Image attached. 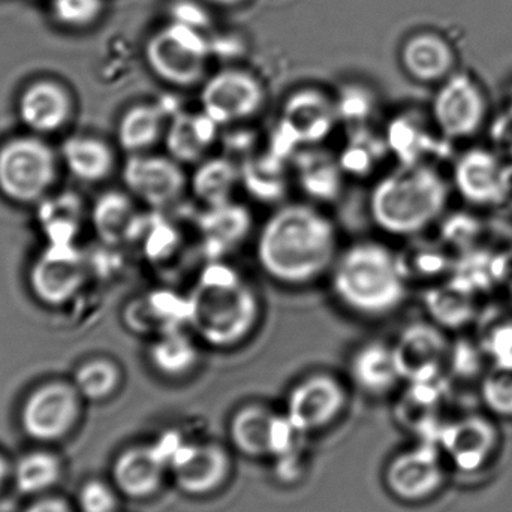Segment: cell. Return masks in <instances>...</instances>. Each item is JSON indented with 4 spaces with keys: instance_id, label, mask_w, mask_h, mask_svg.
<instances>
[{
    "instance_id": "cell-1",
    "label": "cell",
    "mask_w": 512,
    "mask_h": 512,
    "mask_svg": "<svg viewBox=\"0 0 512 512\" xmlns=\"http://www.w3.org/2000/svg\"><path fill=\"white\" fill-rule=\"evenodd\" d=\"M339 256L336 225L310 204L279 207L259 231L256 259L274 282L306 286L330 273Z\"/></svg>"
},
{
    "instance_id": "cell-2",
    "label": "cell",
    "mask_w": 512,
    "mask_h": 512,
    "mask_svg": "<svg viewBox=\"0 0 512 512\" xmlns=\"http://www.w3.org/2000/svg\"><path fill=\"white\" fill-rule=\"evenodd\" d=\"M188 328L201 342L218 351L243 345L261 321L258 292L224 259L209 261L188 292Z\"/></svg>"
},
{
    "instance_id": "cell-3",
    "label": "cell",
    "mask_w": 512,
    "mask_h": 512,
    "mask_svg": "<svg viewBox=\"0 0 512 512\" xmlns=\"http://www.w3.org/2000/svg\"><path fill=\"white\" fill-rule=\"evenodd\" d=\"M328 274L336 300L363 318L393 315L408 295L399 254L373 240L354 243L340 252Z\"/></svg>"
},
{
    "instance_id": "cell-4",
    "label": "cell",
    "mask_w": 512,
    "mask_h": 512,
    "mask_svg": "<svg viewBox=\"0 0 512 512\" xmlns=\"http://www.w3.org/2000/svg\"><path fill=\"white\" fill-rule=\"evenodd\" d=\"M450 194V183L432 165L400 164L370 192V218L391 236H418L442 218Z\"/></svg>"
},
{
    "instance_id": "cell-5",
    "label": "cell",
    "mask_w": 512,
    "mask_h": 512,
    "mask_svg": "<svg viewBox=\"0 0 512 512\" xmlns=\"http://www.w3.org/2000/svg\"><path fill=\"white\" fill-rule=\"evenodd\" d=\"M167 459L174 486L189 498H209L221 492L231 475V450L216 441H195L170 432L156 441Z\"/></svg>"
},
{
    "instance_id": "cell-6",
    "label": "cell",
    "mask_w": 512,
    "mask_h": 512,
    "mask_svg": "<svg viewBox=\"0 0 512 512\" xmlns=\"http://www.w3.org/2000/svg\"><path fill=\"white\" fill-rule=\"evenodd\" d=\"M144 57L162 83L189 89L206 80L210 45L194 24L173 21L150 36Z\"/></svg>"
},
{
    "instance_id": "cell-7",
    "label": "cell",
    "mask_w": 512,
    "mask_h": 512,
    "mask_svg": "<svg viewBox=\"0 0 512 512\" xmlns=\"http://www.w3.org/2000/svg\"><path fill=\"white\" fill-rule=\"evenodd\" d=\"M339 123L336 101L324 90L303 87L283 101L270 149L291 161L304 147L321 146Z\"/></svg>"
},
{
    "instance_id": "cell-8",
    "label": "cell",
    "mask_w": 512,
    "mask_h": 512,
    "mask_svg": "<svg viewBox=\"0 0 512 512\" xmlns=\"http://www.w3.org/2000/svg\"><path fill=\"white\" fill-rule=\"evenodd\" d=\"M303 433L283 412L262 403L240 406L231 415L228 438L231 448L251 460H280L297 454Z\"/></svg>"
},
{
    "instance_id": "cell-9",
    "label": "cell",
    "mask_w": 512,
    "mask_h": 512,
    "mask_svg": "<svg viewBox=\"0 0 512 512\" xmlns=\"http://www.w3.org/2000/svg\"><path fill=\"white\" fill-rule=\"evenodd\" d=\"M56 174V156L39 138H12L0 147V192L14 203L44 200Z\"/></svg>"
},
{
    "instance_id": "cell-10",
    "label": "cell",
    "mask_w": 512,
    "mask_h": 512,
    "mask_svg": "<svg viewBox=\"0 0 512 512\" xmlns=\"http://www.w3.org/2000/svg\"><path fill=\"white\" fill-rule=\"evenodd\" d=\"M490 105L484 87L472 75L454 72L439 84L432 102V122L447 140L477 137L489 122Z\"/></svg>"
},
{
    "instance_id": "cell-11",
    "label": "cell",
    "mask_w": 512,
    "mask_h": 512,
    "mask_svg": "<svg viewBox=\"0 0 512 512\" xmlns=\"http://www.w3.org/2000/svg\"><path fill=\"white\" fill-rule=\"evenodd\" d=\"M348 402V388L336 375L313 372L292 385L283 414L303 435H312L337 423Z\"/></svg>"
},
{
    "instance_id": "cell-12",
    "label": "cell",
    "mask_w": 512,
    "mask_h": 512,
    "mask_svg": "<svg viewBox=\"0 0 512 512\" xmlns=\"http://www.w3.org/2000/svg\"><path fill=\"white\" fill-rule=\"evenodd\" d=\"M267 93L258 77L245 69L228 68L210 75L201 87V111L219 126L254 119L264 107Z\"/></svg>"
},
{
    "instance_id": "cell-13",
    "label": "cell",
    "mask_w": 512,
    "mask_h": 512,
    "mask_svg": "<svg viewBox=\"0 0 512 512\" xmlns=\"http://www.w3.org/2000/svg\"><path fill=\"white\" fill-rule=\"evenodd\" d=\"M81 400L74 384L47 382L33 390L23 403L20 423L27 438L56 442L65 438L81 414Z\"/></svg>"
},
{
    "instance_id": "cell-14",
    "label": "cell",
    "mask_w": 512,
    "mask_h": 512,
    "mask_svg": "<svg viewBox=\"0 0 512 512\" xmlns=\"http://www.w3.org/2000/svg\"><path fill=\"white\" fill-rule=\"evenodd\" d=\"M123 182L132 197L155 212L170 209L182 200L189 188L183 165L171 156H129L123 167Z\"/></svg>"
},
{
    "instance_id": "cell-15",
    "label": "cell",
    "mask_w": 512,
    "mask_h": 512,
    "mask_svg": "<svg viewBox=\"0 0 512 512\" xmlns=\"http://www.w3.org/2000/svg\"><path fill=\"white\" fill-rule=\"evenodd\" d=\"M89 262L75 245H48L33 262L30 288L48 306H63L71 301L86 282Z\"/></svg>"
},
{
    "instance_id": "cell-16",
    "label": "cell",
    "mask_w": 512,
    "mask_h": 512,
    "mask_svg": "<svg viewBox=\"0 0 512 512\" xmlns=\"http://www.w3.org/2000/svg\"><path fill=\"white\" fill-rule=\"evenodd\" d=\"M391 348L400 376L411 382H432L453 351L442 327L429 322L403 328Z\"/></svg>"
},
{
    "instance_id": "cell-17",
    "label": "cell",
    "mask_w": 512,
    "mask_h": 512,
    "mask_svg": "<svg viewBox=\"0 0 512 512\" xmlns=\"http://www.w3.org/2000/svg\"><path fill=\"white\" fill-rule=\"evenodd\" d=\"M453 185L474 206H498L510 195V168L492 150H466L454 165Z\"/></svg>"
},
{
    "instance_id": "cell-18",
    "label": "cell",
    "mask_w": 512,
    "mask_h": 512,
    "mask_svg": "<svg viewBox=\"0 0 512 512\" xmlns=\"http://www.w3.org/2000/svg\"><path fill=\"white\" fill-rule=\"evenodd\" d=\"M113 484L134 501L153 498L170 480V468L158 445L138 444L123 450L113 463Z\"/></svg>"
},
{
    "instance_id": "cell-19",
    "label": "cell",
    "mask_w": 512,
    "mask_h": 512,
    "mask_svg": "<svg viewBox=\"0 0 512 512\" xmlns=\"http://www.w3.org/2000/svg\"><path fill=\"white\" fill-rule=\"evenodd\" d=\"M188 295L174 289L158 288L135 298L126 306V327L138 336L155 337L188 328Z\"/></svg>"
},
{
    "instance_id": "cell-20",
    "label": "cell",
    "mask_w": 512,
    "mask_h": 512,
    "mask_svg": "<svg viewBox=\"0 0 512 512\" xmlns=\"http://www.w3.org/2000/svg\"><path fill=\"white\" fill-rule=\"evenodd\" d=\"M254 219L248 207L230 203L209 207L198 219L201 246L209 261L224 259L236 251L251 234Z\"/></svg>"
},
{
    "instance_id": "cell-21",
    "label": "cell",
    "mask_w": 512,
    "mask_h": 512,
    "mask_svg": "<svg viewBox=\"0 0 512 512\" xmlns=\"http://www.w3.org/2000/svg\"><path fill=\"white\" fill-rule=\"evenodd\" d=\"M292 176L306 197L316 203H333L345 188V171L339 158L321 146L304 147L291 159Z\"/></svg>"
},
{
    "instance_id": "cell-22",
    "label": "cell",
    "mask_w": 512,
    "mask_h": 512,
    "mask_svg": "<svg viewBox=\"0 0 512 512\" xmlns=\"http://www.w3.org/2000/svg\"><path fill=\"white\" fill-rule=\"evenodd\" d=\"M72 99L62 84L39 80L29 84L18 99L21 122L36 134H53L68 123Z\"/></svg>"
},
{
    "instance_id": "cell-23",
    "label": "cell",
    "mask_w": 512,
    "mask_h": 512,
    "mask_svg": "<svg viewBox=\"0 0 512 512\" xmlns=\"http://www.w3.org/2000/svg\"><path fill=\"white\" fill-rule=\"evenodd\" d=\"M400 62L412 80L423 84H441L456 72L453 45L435 32H420L406 39Z\"/></svg>"
},
{
    "instance_id": "cell-24",
    "label": "cell",
    "mask_w": 512,
    "mask_h": 512,
    "mask_svg": "<svg viewBox=\"0 0 512 512\" xmlns=\"http://www.w3.org/2000/svg\"><path fill=\"white\" fill-rule=\"evenodd\" d=\"M221 126L204 111H179L168 120L164 135L168 156L182 165H198L209 158L210 150L219 138Z\"/></svg>"
},
{
    "instance_id": "cell-25",
    "label": "cell",
    "mask_w": 512,
    "mask_h": 512,
    "mask_svg": "<svg viewBox=\"0 0 512 512\" xmlns=\"http://www.w3.org/2000/svg\"><path fill=\"white\" fill-rule=\"evenodd\" d=\"M348 373L358 391L369 397H384L402 381L393 348L381 340H369L354 349Z\"/></svg>"
},
{
    "instance_id": "cell-26",
    "label": "cell",
    "mask_w": 512,
    "mask_h": 512,
    "mask_svg": "<svg viewBox=\"0 0 512 512\" xmlns=\"http://www.w3.org/2000/svg\"><path fill=\"white\" fill-rule=\"evenodd\" d=\"M384 481L394 498L406 502L420 501L438 487V465L429 451H403L388 462Z\"/></svg>"
},
{
    "instance_id": "cell-27",
    "label": "cell",
    "mask_w": 512,
    "mask_h": 512,
    "mask_svg": "<svg viewBox=\"0 0 512 512\" xmlns=\"http://www.w3.org/2000/svg\"><path fill=\"white\" fill-rule=\"evenodd\" d=\"M143 219L144 215L138 212L134 200L125 192H105L93 204V228L110 248L134 243Z\"/></svg>"
},
{
    "instance_id": "cell-28",
    "label": "cell",
    "mask_w": 512,
    "mask_h": 512,
    "mask_svg": "<svg viewBox=\"0 0 512 512\" xmlns=\"http://www.w3.org/2000/svg\"><path fill=\"white\" fill-rule=\"evenodd\" d=\"M291 173V161L271 149L252 153L240 165L243 188L265 204L279 203L286 197Z\"/></svg>"
},
{
    "instance_id": "cell-29",
    "label": "cell",
    "mask_w": 512,
    "mask_h": 512,
    "mask_svg": "<svg viewBox=\"0 0 512 512\" xmlns=\"http://www.w3.org/2000/svg\"><path fill=\"white\" fill-rule=\"evenodd\" d=\"M147 357L150 367L170 381L188 378L201 363L197 339L191 333H186L185 328L152 339Z\"/></svg>"
},
{
    "instance_id": "cell-30",
    "label": "cell",
    "mask_w": 512,
    "mask_h": 512,
    "mask_svg": "<svg viewBox=\"0 0 512 512\" xmlns=\"http://www.w3.org/2000/svg\"><path fill=\"white\" fill-rule=\"evenodd\" d=\"M239 185H242L240 167L230 156L204 159L189 180L192 194L206 209L234 201L233 194Z\"/></svg>"
},
{
    "instance_id": "cell-31",
    "label": "cell",
    "mask_w": 512,
    "mask_h": 512,
    "mask_svg": "<svg viewBox=\"0 0 512 512\" xmlns=\"http://www.w3.org/2000/svg\"><path fill=\"white\" fill-rule=\"evenodd\" d=\"M167 111L158 104H138L128 108L117 126V141L129 155L146 153L164 140Z\"/></svg>"
},
{
    "instance_id": "cell-32",
    "label": "cell",
    "mask_w": 512,
    "mask_h": 512,
    "mask_svg": "<svg viewBox=\"0 0 512 512\" xmlns=\"http://www.w3.org/2000/svg\"><path fill=\"white\" fill-rule=\"evenodd\" d=\"M69 173L81 182L98 183L108 179L116 165L113 149L95 137H71L62 147Z\"/></svg>"
},
{
    "instance_id": "cell-33",
    "label": "cell",
    "mask_w": 512,
    "mask_h": 512,
    "mask_svg": "<svg viewBox=\"0 0 512 512\" xmlns=\"http://www.w3.org/2000/svg\"><path fill=\"white\" fill-rule=\"evenodd\" d=\"M390 155L385 135L376 134L370 126H363L348 129V137L337 158L346 177L366 179L375 174Z\"/></svg>"
},
{
    "instance_id": "cell-34",
    "label": "cell",
    "mask_w": 512,
    "mask_h": 512,
    "mask_svg": "<svg viewBox=\"0 0 512 512\" xmlns=\"http://www.w3.org/2000/svg\"><path fill=\"white\" fill-rule=\"evenodd\" d=\"M83 218V204L72 194L42 200L38 221L48 245H75Z\"/></svg>"
},
{
    "instance_id": "cell-35",
    "label": "cell",
    "mask_w": 512,
    "mask_h": 512,
    "mask_svg": "<svg viewBox=\"0 0 512 512\" xmlns=\"http://www.w3.org/2000/svg\"><path fill=\"white\" fill-rule=\"evenodd\" d=\"M388 149L400 164H427L423 156L432 146L427 125L417 113H403L394 117L385 132Z\"/></svg>"
},
{
    "instance_id": "cell-36",
    "label": "cell",
    "mask_w": 512,
    "mask_h": 512,
    "mask_svg": "<svg viewBox=\"0 0 512 512\" xmlns=\"http://www.w3.org/2000/svg\"><path fill=\"white\" fill-rule=\"evenodd\" d=\"M62 477L59 457L47 451H33L18 460L14 468L15 487L23 495H44Z\"/></svg>"
},
{
    "instance_id": "cell-37",
    "label": "cell",
    "mask_w": 512,
    "mask_h": 512,
    "mask_svg": "<svg viewBox=\"0 0 512 512\" xmlns=\"http://www.w3.org/2000/svg\"><path fill=\"white\" fill-rule=\"evenodd\" d=\"M122 370L108 358H93L78 367L74 387L83 399L102 402L110 399L122 385Z\"/></svg>"
},
{
    "instance_id": "cell-38",
    "label": "cell",
    "mask_w": 512,
    "mask_h": 512,
    "mask_svg": "<svg viewBox=\"0 0 512 512\" xmlns=\"http://www.w3.org/2000/svg\"><path fill=\"white\" fill-rule=\"evenodd\" d=\"M336 101L337 117L346 129L370 126L378 102L375 93L363 84H346L340 89Z\"/></svg>"
},
{
    "instance_id": "cell-39",
    "label": "cell",
    "mask_w": 512,
    "mask_h": 512,
    "mask_svg": "<svg viewBox=\"0 0 512 512\" xmlns=\"http://www.w3.org/2000/svg\"><path fill=\"white\" fill-rule=\"evenodd\" d=\"M104 8V0H50L54 21L72 30L93 26L104 14Z\"/></svg>"
},
{
    "instance_id": "cell-40",
    "label": "cell",
    "mask_w": 512,
    "mask_h": 512,
    "mask_svg": "<svg viewBox=\"0 0 512 512\" xmlns=\"http://www.w3.org/2000/svg\"><path fill=\"white\" fill-rule=\"evenodd\" d=\"M486 402L502 414H512V363H496L483 382Z\"/></svg>"
},
{
    "instance_id": "cell-41",
    "label": "cell",
    "mask_w": 512,
    "mask_h": 512,
    "mask_svg": "<svg viewBox=\"0 0 512 512\" xmlns=\"http://www.w3.org/2000/svg\"><path fill=\"white\" fill-rule=\"evenodd\" d=\"M120 496L113 483L90 480L81 486L78 508L81 512H119Z\"/></svg>"
},
{
    "instance_id": "cell-42",
    "label": "cell",
    "mask_w": 512,
    "mask_h": 512,
    "mask_svg": "<svg viewBox=\"0 0 512 512\" xmlns=\"http://www.w3.org/2000/svg\"><path fill=\"white\" fill-rule=\"evenodd\" d=\"M24 512H74L68 502L53 496L38 499L26 508Z\"/></svg>"
},
{
    "instance_id": "cell-43",
    "label": "cell",
    "mask_w": 512,
    "mask_h": 512,
    "mask_svg": "<svg viewBox=\"0 0 512 512\" xmlns=\"http://www.w3.org/2000/svg\"><path fill=\"white\" fill-rule=\"evenodd\" d=\"M203 2L216 8H233V6L242 5L246 0H203Z\"/></svg>"
},
{
    "instance_id": "cell-44",
    "label": "cell",
    "mask_w": 512,
    "mask_h": 512,
    "mask_svg": "<svg viewBox=\"0 0 512 512\" xmlns=\"http://www.w3.org/2000/svg\"><path fill=\"white\" fill-rule=\"evenodd\" d=\"M9 472H11V469H9L8 462H6L5 457L0 454V489H2L5 481L8 480Z\"/></svg>"
},
{
    "instance_id": "cell-45",
    "label": "cell",
    "mask_w": 512,
    "mask_h": 512,
    "mask_svg": "<svg viewBox=\"0 0 512 512\" xmlns=\"http://www.w3.org/2000/svg\"><path fill=\"white\" fill-rule=\"evenodd\" d=\"M510 113H511V116H512V92H511V95H510Z\"/></svg>"
}]
</instances>
